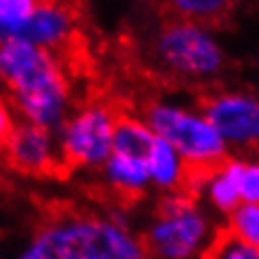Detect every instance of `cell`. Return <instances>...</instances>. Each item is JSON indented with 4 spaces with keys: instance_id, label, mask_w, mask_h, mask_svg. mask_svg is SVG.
I'll return each mask as SVG.
<instances>
[{
    "instance_id": "cell-3",
    "label": "cell",
    "mask_w": 259,
    "mask_h": 259,
    "mask_svg": "<svg viewBox=\"0 0 259 259\" xmlns=\"http://www.w3.org/2000/svg\"><path fill=\"white\" fill-rule=\"evenodd\" d=\"M211 237V224L196 198L174 191L158 200L156 218L141 242L150 259H200Z\"/></svg>"
},
{
    "instance_id": "cell-16",
    "label": "cell",
    "mask_w": 259,
    "mask_h": 259,
    "mask_svg": "<svg viewBox=\"0 0 259 259\" xmlns=\"http://www.w3.org/2000/svg\"><path fill=\"white\" fill-rule=\"evenodd\" d=\"M239 242L259 250V204H239L229 218L226 226Z\"/></svg>"
},
{
    "instance_id": "cell-6",
    "label": "cell",
    "mask_w": 259,
    "mask_h": 259,
    "mask_svg": "<svg viewBox=\"0 0 259 259\" xmlns=\"http://www.w3.org/2000/svg\"><path fill=\"white\" fill-rule=\"evenodd\" d=\"M116 110L108 103H90L64 121L60 130V160L70 174L81 167H103L112 154Z\"/></svg>"
},
{
    "instance_id": "cell-2",
    "label": "cell",
    "mask_w": 259,
    "mask_h": 259,
    "mask_svg": "<svg viewBox=\"0 0 259 259\" xmlns=\"http://www.w3.org/2000/svg\"><path fill=\"white\" fill-rule=\"evenodd\" d=\"M22 259H150L143 242L112 220L53 211Z\"/></svg>"
},
{
    "instance_id": "cell-4",
    "label": "cell",
    "mask_w": 259,
    "mask_h": 259,
    "mask_svg": "<svg viewBox=\"0 0 259 259\" xmlns=\"http://www.w3.org/2000/svg\"><path fill=\"white\" fill-rule=\"evenodd\" d=\"M145 125L154 137L167 141L176 150L187 169L213 171L229 158V150L220 134L202 114L191 110L152 101L145 106Z\"/></svg>"
},
{
    "instance_id": "cell-10",
    "label": "cell",
    "mask_w": 259,
    "mask_h": 259,
    "mask_svg": "<svg viewBox=\"0 0 259 259\" xmlns=\"http://www.w3.org/2000/svg\"><path fill=\"white\" fill-rule=\"evenodd\" d=\"M154 141H156V137L145 125V121L127 112H116L112 132V154L147 163Z\"/></svg>"
},
{
    "instance_id": "cell-1",
    "label": "cell",
    "mask_w": 259,
    "mask_h": 259,
    "mask_svg": "<svg viewBox=\"0 0 259 259\" xmlns=\"http://www.w3.org/2000/svg\"><path fill=\"white\" fill-rule=\"evenodd\" d=\"M0 81L24 121L60 132L66 121L70 83L64 64L53 53L20 40L5 42L0 47Z\"/></svg>"
},
{
    "instance_id": "cell-13",
    "label": "cell",
    "mask_w": 259,
    "mask_h": 259,
    "mask_svg": "<svg viewBox=\"0 0 259 259\" xmlns=\"http://www.w3.org/2000/svg\"><path fill=\"white\" fill-rule=\"evenodd\" d=\"M147 171H150V183H154L163 191H180L185 180V163L176 154V150L167 143V141L158 139L154 141L152 152L147 156Z\"/></svg>"
},
{
    "instance_id": "cell-7",
    "label": "cell",
    "mask_w": 259,
    "mask_h": 259,
    "mask_svg": "<svg viewBox=\"0 0 259 259\" xmlns=\"http://www.w3.org/2000/svg\"><path fill=\"white\" fill-rule=\"evenodd\" d=\"M200 110L224 143L259 147V99L244 93H215L200 99Z\"/></svg>"
},
{
    "instance_id": "cell-12",
    "label": "cell",
    "mask_w": 259,
    "mask_h": 259,
    "mask_svg": "<svg viewBox=\"0 0 259 259\" xmlns=\"http://www.w3.org/2000/svg\"><path fill=\"white\" fill-rule=\"evenodd\" d=\"M242 171H244V160L226 158L218 169H213L209 180H206V185H204L206 198H209V202L220 213H229L231 215L242 204V198H239Z\"/></svg>"
},
{
    "instance_id": "cell-9",
    "label": "cell",
    "mask_w": 259,
    "mask_h": 259,
    "mask_svg": "<svg viewBox=\"0 0 259 259\" xmlns=\"http://www.w3.org/2000/svg\"><path fill=\"white\" fill-rule=\"evenodd\" d=\"M77 33V14L73 7L60 3H35L33 14L14 29L9 40L29 42L64 60L73 49Z\"/></svg>"
},
{
    "instance_id": "cell-11",
    "label": "cell",
    "mask_w": 259,
    "mask_h": 259,
    "mask_svg": "<svg viewBox=\"0 0 259 259\" xmlns=\"http://www.w3.org/2000/svg\"><path fill=\"white\" fill-rule=\"evenodd\" d=\"M103 171H106L108 185L125 202L139 200L150 187V171H147V163L143 160H132L110 154V158L103 163Z\"/></svg>"
},
{
    "instance_id": "cell-5",
    "label": "cell",
    "mask_w": 259,
    "mask_h": 259,
    "mask_svg": "<svg viewBox=\"0 0 259 259\" xmlns=\"http://www.w3.org/2000/svg\"><path fill=\"white\" fill-rule=\"evenodd\" d=\"M154 51L156 60L183 79H211L222 73L226 64L215 37L204 27L180 18L165 22L156 35Z\"/></svg>"
},
{
    "instance_id": "cell-17",
    "label": "cell",
    "mask_w": 259,
    "mask_h": 259,
    "mask_svg": "<svg viewBox=\"0 0 259 259\" xmlns=\"http://www.w3.org/2000/svg\"><path fill=\"white\" fill-rule=\"evenodd\" d=\"M239 198L242 204H259V163H244Z\"/></svg>"
},
{
    "instance_id": "cell-8",
    "label": "cell",
    "mask_w": 259,
    "mask_h": 259,
    "mask_svg": "<svg viewBox=\"0 0 259 259\" xmlns=\"http://www.w3.org/2000/svg\"><path fill=\"white\" fill-rule=\"evenodd\" d=\"M9 169L35 178H66L60 154H55V137L47 127L22 121L14 127L3 152Z\"/></svg>"
},
{
    "instance_id": "cell-15",
    "label": "cell",
    "mask_w": 259,
    "mask_h": 259,
    "mask_svg": "<svg viewBox=\"0 0 259 259\" xmlns=\"http://www.w3.org/2000/svg\"><path fill=\"white\" fill-rule=\"evenodd\" d=\"M200 259H259V250L239 242L226 226L213 231L211 242L206 244Z\"/></svg>"
},
{
    "instance_id": "cell-14",
    "label": "cell",
    "mask_w": 259,
    "mask_h": 259,
    "mask_svg": "<svg viewBox=\"0 0 259 259\" xmlns=\"http://www.w3.org/2000/svg\"><path fill=\"white\" fill-rule=\"evenodd\" d=\"M171 7L176 9L174 14L180 20L204 27V24H215L220 20H224L231 5L220 3V0H176Z\"/></svg>"
},
{
    "instance_id": "cell-18",
    "label": "cell",
    "mask_w": 259,
    "mask_h": 259,
    "mask_svg": "<svg viewBox=\"0 0 259 259\" xmlns=\"http://www.w3.org/2000/svg\"><path fill=\"white\" fill-rule=\"evenodd\" d=\"M14 127H16V123L11 119L9 106H7V101H5V97H0V154H3L5 147H7Z\"/></svg>"
}]
</instances>
